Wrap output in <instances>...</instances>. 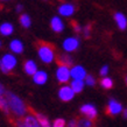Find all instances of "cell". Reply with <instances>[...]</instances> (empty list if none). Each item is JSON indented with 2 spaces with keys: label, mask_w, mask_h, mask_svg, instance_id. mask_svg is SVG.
I'll return each mask as SVG.
<instances>
[{
  "label": "cell",
  "mask_w": 127,
  "mask_h": 127,
  "mask_svg": "<svg viewBox=\"0 0 127 127\" xmlns=\"http://www.w3.org/2000/svg\"><path fill=\"white\" fill-rule=\"evenodd\" d=\"M23 71H25V73L26 75H28V76H33L37 70H39V68H37V63L34 61V60H27V61H25V63H23Z\"/></svg>",
  "instance_id": "cell-15"
},
{
  "label": "cell",
  "mask_w": 127,
  "mask_h": 127,
  "mask_svg": "<svg viewBox=\"0 0 127 127\" xmlns=\"http://www.w3.org/2000/svg\"><path fill=\"white\" fill-rule=\"evenodd\" d=\"M19 22L22 28L28 29V28H31V26H32V18L28 15L27 13H21V15H20V18H19Z\"/></svg>",
  "instance_id": "cell-20"
},
{
  "label": "cell",
  "mask_w": 127,
  "mask_h": 127,
  "mask_svg": "<svg viewBox=\"0 0 127 127\" xmlns=\"http://www.w3.org/2000/svg\"><path fill=\"white\" fill-rule=\"evenodd\" d=\"M18 65V57L13 53H6L0 57V71L5 75L12 72Z\"/></svg>",
  "instance_id": "cell-3"
},
{
  "label": "cell",
  "mask_w": 127,
  "mask_h": 127,
  "mask_svg": "<svg viewBox=\"0 0 127 127\" xmlns=\"http://www.w3.org/2000/svg\"><path fill=\"white\" fill-rule=\"evenodd\" d=\"M79 44H81V41L77 36H69L64 39V41L62 42V48L65 53H73L79 48Z\"/></svg>",
  "instance_id": "cell-5"
},
{
  "label": "cell",
  "mask_w": 127,
  "mask_h": 127,
  "mask_svg": "<svg viewBox=\"0 0 127 127\" xmlns=\"http://www.w3.org/2000/svg\"><path fill=\"white\" fill-rule=\"evenodd\" d=\"M48 78H49L48 72L44 71V70H40V69L32 76V79L34 82V84L39 85V86H42V85L46 84L47 82H48Z\"/></svg>",
  "instance_id": "cell-11"
},
{
  "label": "cell",
  "mask_w": 127,
  "mask_h": 127,
  "mask_svg": "<svg viewBox=\"0 0 127 127\" xmlns=\"http://www.w3.org/2000/svg\"><path fill=\"white\" fill-rule=\"evenodd\" d=\"M0 111H2L6 116H9V108H8V104H7V99L5 95H0Z\"/></svg>",
  "instance_id": "cell-22"
},
{
  "label": "cell",
  "mask_w": 127,
  "mask_h": 127,
  "mask_svg": "<svg viewBox=\"0 0 127 127\" xmlns=\"http://www.w3.org/2000/svg\"><path fill=\"white\" fill-rule=\"evenodd\" d=\"M23 11V5H21V4H18L15 6V12L16 13H21V12Z\"/></svg>",
  "instance_id": "cell-32"
},
{
  "label": "cell",
  "mask_w": 127,
  "mask_h": 127,
  "mask_svg": "<svg viewBox=\"0 0 127 127\" xmlns=\"http://www.w3.org/2000/svg\"><path fill=\"white\" fill-rule=\"evenodd\" d=\"M100 85H101V88H103V89L110 90V89L113 88V81H112L110 77L105 76V77L101 78V81H100Z\"/></svg>",
  "instance_id": "cell-23"
},
{
  "label": "cell",
  "mask_w": 127,
  "mask_h": 127,
  "mask_svg": "<svg viewBox=\"0 0 127 127\" xmlns=\"http://www.w3.org/2000/svg\"><path fill=\"white\" fill-rule=\"evenodd\" d=\"M126 84H127V77H126Z\"/></svg>",
  "instance_id": "cell-37"
},
{
  "label": "cell",
  "mask_w": 127,
  "mask_h": 127,
  "mask_svg": "<svg viewBox=\"0 0 127 127\" xmlns=\"http://www.w3.org/2000/svg\"><path fill=\"white\" fill-rule=\"evenodd\" d=\"M114 21H116L117 27L119 28L120 31H125L127 28V18L121 12H117L114 14Z\"/></svg>",
  "instance_id": "cell-16"
},
{
  "label": "cell",
  "mask_w": 127,
  "mask_h": 127,
  "mask_svg": "<svg viewBox=\"0 0 127 127\" xmlns=\"http://www.w3.org/2000/svg\"><path fill=\"white\" fill-rule=\"evenodd\" d=\"M5 97L7 99L8 108H9V113L12 116L16 118V119H22L23 117L28 113V106L25 103V100L16 93L12 92V91H6Z\"/></svg>",
  "instance_id": "cell-1"
},
{
  "label": "cell",
  "mask_w": 127,
  "mask_h": 127,
  "mask_svg": "<svg viewBox=\"0 0 127 127\" xmlns=\"http://www.w3.org/2000/svg\"><path fill=\"white\" fill-rule=\"evenodd\" d=\"M107 114H111V116H117L123 112V105L120 101H118L114 98H110L107 103Z\"/></svg>",
  "instance_id": "cell-9"
},
{
  "label": "cell",
  "mask_w": 127,
  "mask_h": 127,
  "mask_svg": "<svg viewBox=\"0 0 127 127\" xmlns=\"http://www.w3.org/2000/svg\"><path fill=\"white\" fill-rule=\"evenodd\" d=\"M35 116H36L37 120H39L40 126H41V127H51V123H50L49 119H48L44 114L39 113V112H35Z\"/></svg>",
  "instance_id": "cell-21"
},
{
  "label": "cell",
  "mask_w": 127,
  "mask_h": 127,
  "mask_svg": "<svg viewBox=\"0 0 127 127\" xmlns=\"http://www.w3.org/2000/svg\"><path fill=\"white\" fill-rule=\"evenodd\" d=\"M123 117L125 118V119H127V108H123Z\"/></svg>",
  "instance_id": "cell-34"
},
{
  "label": "cell",
  "mask_w": 127,
  "mask_h": 127,
  "mask_svg": "<svg viewBox=\"0 0 127 127\" xmlns=\"http://www.w3.org/2000/svg\"><path fill=\"white\" fill-rule=\"evenodd\" d=\"M8 49L14 55H20L25 51V44L20 39H13L8 43Z\"/></svg>",
  "instance_id": "cell-10"
},
{
  "label": "cell",
  "mask_w": 127,
  "mask_h": 127,
  "mask_svg": "<svg viewBox=\"0 0 127 127\" xmlns=\"http://www.w3.org/2000/svg\"><path fill=\"white\" fill-rule=\"evenodd\" d=\"M75 5L71 4V2H63L58 6L57 8V12L60 16H63V18H70V16L73 15V13H75Z\"/></svg>",
  "instance_id": "cell-7"
},
{
  "label": "cell",
  "mask_w": 127,
  "mask_h": 127,
  "mask_svg": "<svg viewBox=\"0 0 127 127\" xmlns=\"http://www.w3.org/2000/svg\"><path fill=\"white\" fill-rule=\"evenodd\" d=\"M76 93L73 92V90L71 89L70 85H66V84H62V86L58 89V92H57V96L58 98L64 101V103H68V101H71L73 99Z\"/></svg>",
  "instance_id": "cell-6"
},
{
  "label": "cell",
  "mask_w": 127,
  "mask_h": 127,
  "mask_svg": "<svg viewBox=\"0 0 127 127\" xmlns=\"http://www.w3.org/2000/svg\"><path fill=\"white\" fill-rule=\"evenodd\" d=\"M71 26H72V28H73V31L76 32V33H82V26L79 25L78 22H71Z\"/></svg>",
  "instance_id": "cell-29"
},
{
  "label": "cell",
  "mask_w": 127,
  "mask_h": 127,
  "mask_svg": "<svg viewBox=\"0 0 127 127\" xmlns=\"http://www.w3.org/2000/svg\"><path fill=\"white\" fill-rule=\"evenodd\" d=\"M70 75H71V79H83L86 77V70L84 66L82 65H73L70 66Z\"/></svg>",
  "instance_id": "cell-12"
},
{
  "label": "cell",
  "mask_w": 127,
  "mask_h": 127,
  "mask_svg": "<svg viewBox=\"0 0 127 127\" xmlns=\"http://www.w3.org/2000/svg\"><path fill=\"white\" fill-rule=\"evenodd\" d=\"M1 47H2V41L0 40V48H1Z\"/></svg>",
  "instance_id": "cell-35"
},
{
  "label": "cell",
  "mask_w": 127,
  "mask_h": 127,
  "mask_svg": "<svg viewBox=\"0 0 127 127\" xmlns=\"http://www.w3.org/2000/svg\"><path fill=\"white\" fill-rule=\"evenodd\" d=\"M70 86L71 89L73 90L75 93H81L83 90H84V86H85V83L83 79H71L70 82Z\"/></svg>",
  "instance_id": "cell-19"
},
{
  "label": "cell",
  "mask_w": 127,
  "mask_h": 127,
  "mask_svg": "<svg viewBox=\"0 0 127 127\" xmlns=\"http://www.w3.org/2000/svg\"><path fill=\"white\" fill-rule=\"evenodd\" d=\"M15 127H26L25 126V124H23V121H22V119H16Z\"/></svg>",
  "instance_id": "cell-31"
},
{
  "label": "cell",
  "mask_w": 127,
  "mask_h": 127,
  "mask_svg": "<svg viewBox=\"0 0 127 127\" xmlns=\"http://www.w3.org/2000/svg\"><path fill=\"white\" fill-rule=\"evenodd\" d=\"M66 127H77V120L71 119L69 123H66Z\"/></svg>",
  "instance_id": "cell-30"
},
{
  "label": "cell",
  "mask_w": 127,
  "mask_h": 127,
  "mask_svg": "<svg viewBox=\"0 0 127 127\" xmlns=\"http://www.w3.org/2000/svg\"><path fill=\"white\" fill-rule=\"evenodd\" d=\"M0 1H4V2H6V1H9V0H0Z\"/></svg>",
  "instance_id": "cell-36"
},
{
  "label": "cell",
  "mask_w": 127,
  "mask_h": 127,
  "mask_svg": "<svg viewBox=\"0 0 127 127\" xmlns=\"http://www.w3.org/2000/svg\"><path fill=\"white\" fill-rule=\"evenodd\" d=\"M57 61H58V64H64V65H68V66H72L73 64V58L71 57L69 55V53H63V54H60L58 55Z\"/></svg>",
  "instance_id": "cell-18"
},
{
  "label": "cell",
  "mask_w": 127,
  "mask_h": 127,
  "mask_svg": "<svg viewBox=\"0 0 127 127\" xmlns=\"http://www.w3.org/2000/svg\"><path fill=\"white\" fill-rule=\"evenodd\" d=\"M5 92H6V89H5V86L2 85V83L0 82V95H5Z\"/></svg>",
  "instance_id": "cell-33"
},
{
  "label": "cell",
  "mask_w": 127,
  "mask_h": 127,
  "mask_svg": "<svg viewBox=\"0 0 127 127\" xmlns=\"http://www.w3.org/2000/svg\"><path fill=\"white\" fill-rule=\"evenodd\" d=\"M82 34L85 39H89L91 36V25H85L84 27H82Z\"/></svg>",
  "instance_id": "cell-27"
},
{
  "label": "cell",
  "mask_w": 127,
  "mask_h": 127,
  "mask_svg": "<svg viewBox=\"0 0 127 127\" xmlns=\"http://www.w3.org/2000/svg\"><path fill=\"white\" fill-rule=\"evenodd\" d=\"M55 77L60 84H68L71 81V75H70V66L64 64H58L55 71Z\"/></svg>",
  "instance_id": "cell-4"
},
{
  "label": "cell",
  "mask_w": 127,
  "mask_h": 127,
  "mask_svg": "<svg viewBox=\"0 0 127 127\" xmlns=\"http://www.w3.org/2000/svg\"><path fill=\"white\" fill-rule=\"evenodd\" d=\"M14 33V25L8 21L0 23V35H2L5 37L12 36V34Z\"/></svg>",
  "instance_id": "cell-17"
},
{
  "label": "cell",
  "mask_w": 127,
  "mask_h": 127,
  "mask_svg": "<svg viewBox=\"0 0 127 127\" xmlns=\"http://www.w3.org/2000/svg\"><path fill=\"white\" fill-rule=\"evenodd\" d=\"M77 127H93V123L91 119L82 118V119L77 120Z\"/></svg>",
  "instance_id": "cell-24"
},
{
  "label": "cell",
  "mask_w": 127,
  "mask_h": 127,
  "mask_svg": "<svg viewBox=\"0 0 127 127\" xmlns=\"http://www.w3.org/2000/svg\"><path fill=\"white\" fill-rule=\"evenodd\" d=\"M81 113L85 118L93 120V119H96L97 114H98V111H97V107L93 104L88 103V104H84L81 106Z\"/></svg>",
  "instance_id": "cell-8"
},
{
  "label": "cell",
  "mask_w": 127,
  "mask_h": 127,
  "mask_svg": "<svg viewBox=\"0 0 127 127\" xmlns=\"http://www.w3.org/2000/svg\"><path fill=\"white\" fill-rule=\"evenodd\" d=\"M84 83L88 86H95L96 85V78L92 75H86V77L84 78Z\"/></svg>",
  "instance_id": "cell-26"
},
{
  "label": "cell",
  "mask_w": 127,
  "mask_h": 127,
  "mask_svg": "<svg viewBox=\"0 0 127 127\" xmlns=\"http://www.w3.org/2000/svg\"><path fill=\"white\" fill-rule=\"evenodd\" d=\"M22 121L26 127H41L34 112H31V113L28 112L27 114L22 118Z\"/></svg>",
  "instance_id": "cell-14"
},
{
  "label": "cell",
  "mask_w": 127,
  "mask_h": 127,
  "mask_svg": "<svg viewBox=\"0 0 127 127\" xmlns=\"http://www.w3.org/2000/svg\"><path fill=\"white\" fill-rule=\"evenodd\" d=\"M108 72H110V68H108V65H103L101 68H100L99 70V75L100 76H103V77H105V76H107Z\"/></svg>",
  "instance_id": "cell-28"
},
{
  "label": "cell",
  "mask_w": 127,
  "mask_h": 127,
  "mask_svg": "<svg viewBox=\"0 0 127 127\" xmlns=\"http://www.w3.org/2000/svg\"><path fill=\"white\" fill-rule=\"evenodd\" d=\"M43 1H48V0H43Z\"/></svg>",
  "instance_id": "cell-38"
},
{
  "label": "cell",
  "mask_w": 127,
  "mask_h": 127,
  "mask_svg": "<svg viewBox=\"0 0 127 127\" xmlns=\"http://www.w3.org/2000/svg\"><path fill=\"white\" fill-rule=\"evenodd\" d=\"M37 56L40 61L44 64H51L56 60V53L54 47L47 42H40L37 44Z\"/></svg>",
  "instance_id": "cell-2"
},
{
  "label": "cell",
  "mask_w": 127,
  "mask_h": 127,
  "mask_svg": "<svg viewBox=\"0 0 127 127\" xmlns=\"http://www.w3.org/2000/svg\"><path fill=\"white\" fill-rule=\"evenodd\" d=\"M64 22H63V20H62V16L60 15H55L51 18L50 20V28H51V31L55 32V33H62V32L64 31Z\"/></svg>",
  "instance_id": "cell-13"
},
{
  "label": "cell",
  "mask_w": 127,
  "mask_h": 127,
  "mask_svg": "<svg viewBox=\"0 0 127 127\" xmlns=\"http://www.w3.org/2000/svg\"><path fill=\"white\" fill-rule=\"evenodd\" d=\"M51 127H66V121L63 118H57L51 124Z\"/></svg>",
  "instance_id": "cell-25"
}]
</instances>
